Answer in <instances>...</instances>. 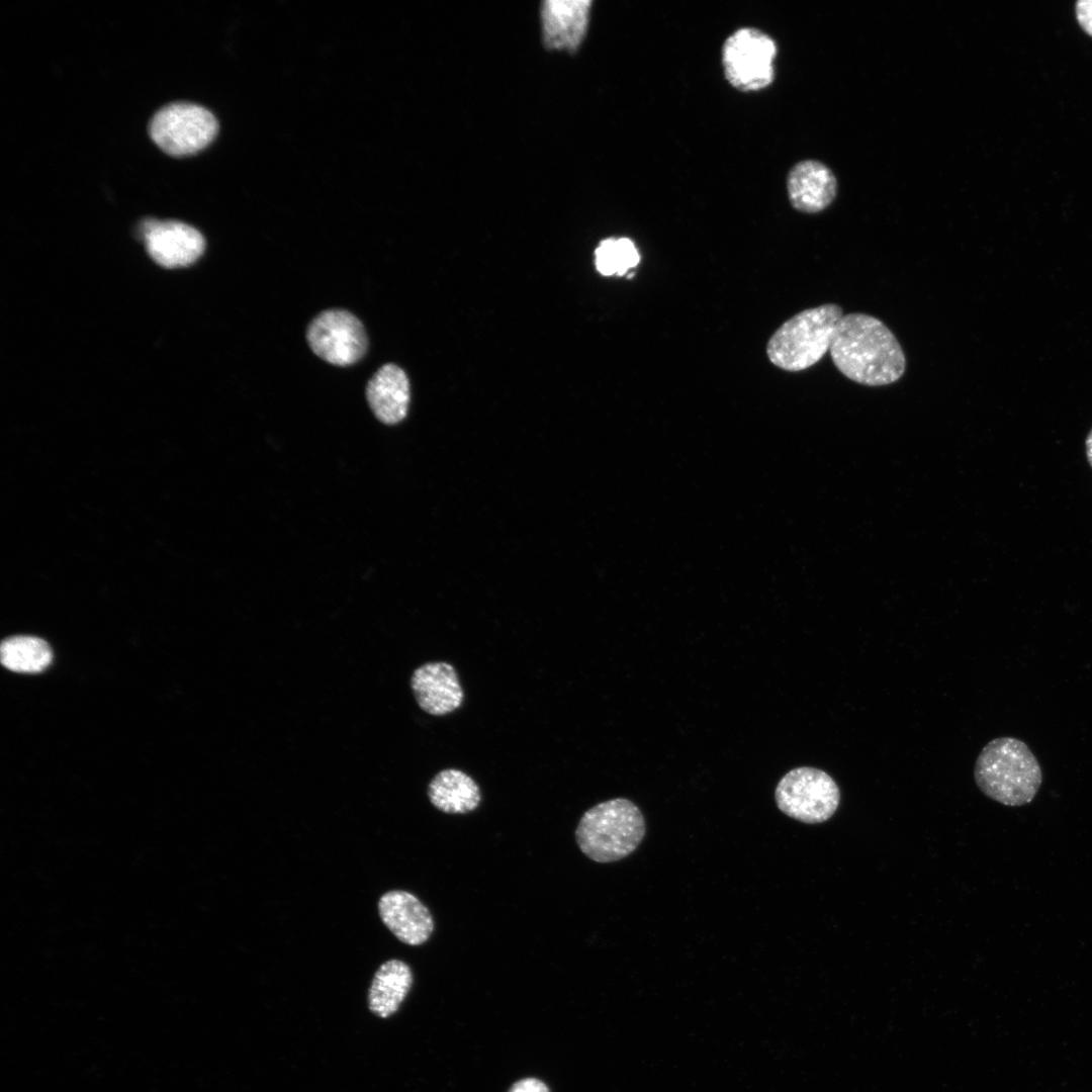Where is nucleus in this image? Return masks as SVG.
<instances>
[{
	"instance_id": "nucleus-2",
	"label": "nucleus",
	"mask_w": 1092,
	"mask_h": 1092,
	"mask_svg": "<svg viewBox=\"0 0 1092 1092\" xmlns=\"http://www.w3.org/2000/svg\"><path fill=\"white\" fill-rule=\"evenodd\" d=\"M979 789L990 799L1006 806L1030 803L1041 782V767L1022 740L998 737L979 753L974 769Z\"/></svg>"
},
{
	"instance_id": "nucleus-19",
	"label": "nucleus",
	"mask_w": 1092,
	"mask_h": 1092,
	"mask_svg": "<svg viewBox=\"0 0 1092 1092\" xmlns=\"http://www.w3.org/2000/svg\"><path fill=\"white\" fill-rule=\"evenodd\" d=\"M1076 17L1082 29L1092 36V0H1081L1076 3Z\"/></svg>"
},
{
	"instance_id": "nucleus-16",
	"label": "nucleus",
	"mask_w": 1092,
	"mask_h": 1092,
	"mask_svg": "<svg viewBox=\"0 0 1092 1092\" xmlns=\"http://www.w3.org/2000/svg\"><path fill=\"white\" fill-rule=\"evenodd\" d=\"M413 984L410 966L399 960H389L376 971L368 992L369 1009L379 1017L396 1012Z\"/></svg>"
},
{
	"instance_id": "nucleus-6",
	"label": "nucleus",
	"mask_w": 1092,
	"mask_h": 1092,
	"mask_svg": "<svg viewBox=\"0 0 1092 1092\" xmlns=\"http://www.w3.org/2000/svg\"><path fill=\"white\" fill-rule=\"evenodd\" d=\"M149 134L166 154L186 157L206 148L216 136L217 120L206 108L173 102L160 108L149 122Z\"/></svg>"
},
{
	"instance_id": "nucleus-12",
	"label": "nucleus",
	"mask_w": 1092,
	"mask_h": 1092,
	"mask_svg": "<svg viewBox=\"0 0 1092 1092\" xmlns=\"http://www.w3.org/2000/svg\"><path fill=\"white\" fill-rule=\"evenodd\" d=\"M788 194L792 206L806 213L825 209L835 198L837 181L833 172L816 160L796 164L788 175Z\"/></svg>"
},
{
	"instance_id": "nucleus-7",
	"label": "nucleus",
	"mask_w": 1092,
	"mask_h": 1092,
	"mask_svg": "<svg viewBox=\"0 0 1092 1092\" xmlns=\"http://www.w3.org/2000/svg\"><path fill=\"white\" fill-rule=\"evenodd\" d=\"M775 40L763 31L742 27L724 42L722 63L728 82L741 91H756L774 80Z\"/></svg>"
},
{
	"instance_id": "nucleus-11",
	"label": "nucleus",
	"mask_w": 1092,
	"mask_h": 1092,
	"mask_svg": "<svg viewBox=\"0 0 1092 1092\" xmlns=\"http://www.w3.org/2000/svg\"><path fill=\"white\" fill-rule=\"evenodd\" d=\"M379 915L386 927L407 945L425 943L434 930L429 909L412 893L393 890L381 896Z\"/></svg>"
},
{
	"instance_id": "nucleus-15",
	"label": "nucleus",
	"mask_w": 1092,
	"mask_h": 1092,
	"mask_svg": "<svg viewBox=\"0 0 1092 1092\" xmlns=\"http://www.w3.org/2000/svg\"><path fill=\"white\" fill-rule=\"evenodd\" d=\"M428 797L435 808L447 814L469 813L481 801L477 783L456 768L439 771L429 784Z\"/></svg>"
},
{
	"instance_id": "nucleus-17",
	"label": "nucleus",
	"mask_w": 1092,
	"mask_h": 1092,
	"mask_svg": "<svg viewBox=\"0 0 1092 1092\" xmlns=\"http://www.w3.org/2000/svg\"><path fill=\"white\" fill-rule=\"evenodd\" d=\"M2 664L16 672H40L52 662L53 652L42 639L33 636H13L2 641Z\"/></svg>"
},
{
	"instance_id": "nucleus-5",
	"label": "nucleus",
	"mask_w": 1092,
	"mask_h": 1092,
	"mask_svg": "<svg viewBox=\"0 0 1092 1092\" xmlns=\"http://www.w3.org/2000/svg\"><path fill=\"white\" fill-rule=\"evenodd\" d=\"M775 798L787 816L807 824H818L833 816L840 791L826 771L800 766L789 770L778 783Z\"/></svg>"
},
{
	"instance_id": "nucleus-9",
	"label": "nucleus",
	"mask_w": 1092,
	"mask_h": 1092,
	"mask_svg": "<svg viewBox=\"0 0 1092 1092\" xmlns=\"http://www.w3.org/2000/svg\"><path fill=\"white\" fill-rule=\"evenodd\" d=\"M139 235L151 258L166 268L185 267L200 258L205 240L195 228L177 220L145 219Z\"/></svg>"
},
{
	"instance_id": "nucleus-14",
	"label": "nucleus",
	"mask_w": 1092,
	"mask_h": 1092,
	"mask_svg": "<svg viewBox=\"0 0 1092 1092\" xmlns=\"http://www.w3.org/2000/svg\"><path fill=\"white\" fill-rule=\"evenodd\" d=\"M410 381L395 364L381 366L366 386V398L375 417L386 425L402 421L410 404Z\"/></svg>"
},
{
	"instance_id": "nucleus-13",
	"label": "nucleus",
	"mask_w": 1092,
	"mask_h": 1092,
	"mask_svg": "<svg viewBox=\"0 0 1092 1092\" xmlns=\"http://www.w3.org/2000/svg\"><path fill=\"white\" fill-rule=\"evenodd\" d=\"M592 1L547 0L542 3L543 38L547 48L575 50L585 33Z\"/></svg>"
},
{
	"instance_id": "nucleus-3",
	"label": "nucleus",
	"mask_w": 1092,
	"mask_h": 1092,
	"mask_svg": "<svg viewBox=\"0 0 1092 1092\" xmlns=\"http://www.w3.org/2000/svg\"><path fill=\"white\" fill-rule=\"evenodd\" d=\"M645 820L630 800L616 798L601 802L581 816L575 840L589 859L614 862L631 854L645 835Z\"/></svg>"
},
{
	"instance_id": "nucleus-18",
	"label": "nucleus",
	"mask_w": 1092,
	"mask_h": 1092,
	"mask_svg": "<svg viewBox=\"0 0 1092 1092\" xmlns=\"http://www.w3.org/2000/svg\"><path fill=\"white\" fill-rule=\"evenodd\" d=\"M595 254L597 270L604 276H623L640 262V254L628 238L603 240Z\"/></svg>"
},
{
	"instance_id": "nucleus-4",
	"label": "nucleus",
	"mask_w": 1092,
	"mask_h": 1092,
	"mask_svg": "<svg viewBox=\"0 0 1092 1092\" xmlns=\"http://www.w3.org/2000/svg\"><path fill=\"white\" fill-rule=\"evenodd\" d=\"M842 316V308L835 303H825L793 315L769 338L766 345L769 361L791 372L813 366L830 349Z\"/></svg>"
},
{
	"instance_id": "nucleus-20",
	"label": "nucleus",
	"mask_w": 1092,
	"mask_h": 1092,
	"mask_svg": "<svg viewBox=\"0 0 1092 1092\" xmlns=\"http://www.w3.org/2000/svg\"><path fill=\"white\" fill-rule=\"evenodd\" d=\"M509 1092H549V1089L536 1078H525L516 1082Z\"/></svg>"
},
{
	"instance_id": "nucleus-21",
	"label": "nucleus",
	"mask_w": 1092,
	"mask_h": 1092,
	"mask_svg": "<svg viewBox=\"0 0 1092 1092\" xmlns=\"http://www.w3.org/2000/svg\"><path fill=\"white\" fill-rule=\"evenodd\" d=\"M1087 460L1092 467V429L1088 433L1085 441Z\"/></svg>"
},
{
	"instance_id": "nucleus-10",
	"label": "nucleus",
	"mask_w": 1092,
	"mask_h": 1092,
	"mask_svg": "<svg viewBox=\"0 0 1092 1092\" xmlns=\"http://www.w3.org/2000/svg\"><path fill=\"white\" fill-rule=\"evenodd\" d=\"M411 687L419 707L433 716L457 710L464 698L457 671L444 661L428 662L416 668Z\"/></svg>"
},
{
	"instance_id": "nucleus-8",
	"label": "nucleus",
	"mask_w": 1092,
	"mask_h": 1092,
	"mask_svg": "<svg viewBox=\"0 0 1092 1092\" xmlns=\"http://www.w3.org/2000/svg\"><path fill=\"white\" fill-rule=\"evenodd\" d=\"M306 339L316 356L337 366L358 362L368 347L362 323L345 309H327L318 313L307 328Z\"/></svg>"
},
{
	"instance_id": "nucleus-1",
	"label": "nucleus",
	"mask_w": 1092,
	"mask_h": 1092,
	"mask_svg": "<svg viewBox=\"0 0 1092 1092\" xmlns=\"http://www.w3.org/2000/svg\"><path fill=\"white\" fill-rule=\"evenodd\" d=\"M829 351L836 368L859 384L888 385L905 372L906 358L897 338L882 321L870 314L843 315Z\"/></svg>"
}]
</instances>
